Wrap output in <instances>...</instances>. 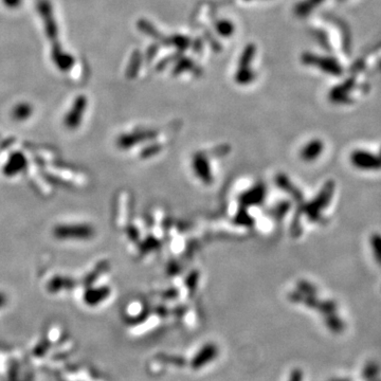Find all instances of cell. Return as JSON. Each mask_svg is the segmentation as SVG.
Here are the masks:
<instances>
[{
	"label": "cell",
	"instance_id": "obj_13",
	"mask_svg": "<svg viewBox=\"0 0 381 381\" xmlns=\"http://www.w3.org/2000/svg\"><path fill=\"white\" fill-rule=\"evenodd\" d=\"M32 115V107L29 104H19L13 109L12 116L16 121H25Z\"/></svg>",
	"mask_w": 381,
	"mask_h": 381
},
{
	"label": "cell",
	"instance_id": "obj_7",
	"mask_svg": "<svg viewBox=\"0 0 381 381\" xmlns=\"http://www.w3.org/2000/svg\"><path fill=\"white\" fill-rule=\"evenodd\" d=\"M194 171L196 172L197 176L199 177L205 184H210L212 180V175L210 171V166L204 156L201 154H197L193 159Z\"/></svg>",
	"mask_w": 381,
	"mask_h": 381
},
{
	"label": "cell",
	"instance_id": "obj_2",
	"mask_svg": "<svg viewBox=\"0 0 381 381\" xmlns=\"http://www.w3.org/2000/svg\"><path fill=\"white\" fill-rule=\"evenodd\" d=\"M333 190H335V184L332 181L326 182L319 195L315 198V200L305 206L304 213H306V215L312 221H318L321 218V211L328 205Z\"/></svg>",
	"mask_w": 381,
	"mask_h": 381
},
{
	"label": "cell",
	"instance_id": "obj_19",
	"mask_svg": "<svg viewBox=\"0 0 381 381\" xmlns=\"http://www.w3.org/2000/svg\"><path fill=\"white\" fill-rule=\"evenodd\" d=\"M5 303H6V297H5L4 293L0 292V307L4 306Z\"/></svg>",
	"mask_w": 381,
	"mask_h": 381
},
{
	"label": "cell",
	"instance_id": "obj_5",
	"mask_svg": "<svg viewBox=\"0 0 381 381\" xmlns=\"http://www.w3.org/2000/svg\"><path fill=\"white\" fill-rule=\"evenodd\" d=\"M87 105V101L86 98L84 97H79L75 100V103L73 104L72 108L69 111V113L66 115L65 120H64V123H65V126L68 129H76L82 122L83 115L85 113Z\"/></svg>",
	"mask_w": 381,
	"mask_h": 381
},
{
	"label": "cell",
	"instance_id": "obj_11",
	"mask_svg": "<svg viewBox=\"0 0 381 381\" xmlns=\"http://www.w3.org/2000/svg\"><path fill=\"white\" fill-rule=\"evenodd\" d=\"M74 282L71 279L63 276H57L52 279L49 284H48V290L51 292H58L63 289H70L72 287Z\"/></svg>",
	"mask_w": 381,
	"mask_h": 381
},
{
	"label": "cell",
	"instance_id": "obj_14",
	"mask_svg": "<svg viewBox=\"0 0 381 381\" xmlns=\"http://www.w3.org/2000/svg\"><path fill=\"white\" fill-rule=\"evenodd\" d=\"M371 247L373 250V254L377 261V264L381 266V234L374 233L371 236Z\"/></svg>",
	"mask_w": 381,
	"mask_h": 381
},
{
	"label": "cell",
	"instance_id": "obj_18",
	"mask_svg": "<svg viewBox=\"0 0 381 381\" xmlns=\"http://www.w3.org/2000/svg\"><path fill=\"white\" fill-rule=\"evenodd\" d=\"M288 381H303V373L299 369H295L291 372Z\"/></svg>",
	"mask_w": 381,
	"mask_h": 381
},
{
	"label": "cell",
	"instance_id": "obj_9",
	"mask_svg": "<svg viewBox=\"0 0 381 381\" xmlns=\"http://www.w3.org/2000/svg\"><path fill=\"white\" fill-rule=\"evenodd\" d=\"M323 148V142H321L320 140H313L302 149V159L305 161H313L321 155Z\"/></svg>",
	"mask_w": 381,
	"mask_h": 381
},
{
	"label": "cell",
	"instance_id": "obj_4",
	"mask_svg": "<svg viewBox=\"0 0 381 381\" xmlns=\"http://www.w3.org/2000/svg\"><path fill=\"white\" fill-rule=\"evenodd\" d=\"M218 347L214 343H206L204 344L197 354L190 360V368L193 370H200L205 367L206 364L215 360L218 356Z\"/></svg>",
	"mask_w": 381,
	"mask_h": 381
},
{
	"label": "cell",
	"instance_id": "obj_17",
	"mask_svg": "<svg viewBox=\"0 0 381 381\" xmlns=\"http://www.w3.org/2000/svg\"><path fill=\"white\" fill-rule=\"evenodd\" d=\"M325 322H326L327 326L331 329H333L335 331H339L341 329V327H342V323H341V321L338 319L337 317L332 316V315H328V317L325 319Z\"/></svg>",
	"mask_w": 381,
	"mask_h": 381
},
{
	"label": "cell",
	"instance_id": "obj_1",
	"mask_svg": "<svg viewBox=\"0 0 381 381\" xmlns=\"http://www.w3.org/2000/svg\"><path fill=\"white\" fill-rule=\"evenodd\" d=\"M53 234L62 241H88L94 236V229L88 224H64L55 227Z\"/></svg>",
	"mask_w": 381,
	"mask_h": 381
},
{
	"label": "cell",
	"instance_id": "obj_10",
	"mask_svg": "<svg viewBox=\"0 0 381 381\" xmlns=\"http://www.w3.org/2000/svg\"><path fill=\"white\" fill-rule=\"evenodd\" d=\"M153 136H147L145 132H140V133H132V134H125V136H122L119 138L118 140V145L121 148H129L133 146L136 143L143 141V140H147L148 138H152Z\"/></svg>",
	"mask_w": 381,
	"mask_h": 381
},
{
	"label": "cell",
	"instance_id": "obj_3",
	"mask_svg": "<svg viewBox=\"0 0 381 381\" xmlns=\"http://www.w3.org/2000/svg\"><path fill=\"white\" fill-rule=\"evenodd\" d=\"M351 161L357 169L362 171L381 170V158L367 150H355L351 156Z\"/></svg>",
	"mask_w": 381,
	"mask_h": 381
},
{
	"label": "cell",
	"instance_id": "obj_8",
	"mask_svg": "<svg viewBox=\"0 0 381 381\" xmlns=\"http://www.w3.org/2000/svg\"><path fill=\"white\" fill-rule=\"evenodd\" d=\"M109 295L110 289L106 287V286H103V287L90 288L87 290L84 295V300L88 305L95 306L101 303V302L105 301Z\"/></svg>",
	"mask_w": 381,
	"mask_h": 381
},
{
	"label": "cell",
	"instance_id": "obj_12",
	"mask_svg": "<svg viewBox=\"0 0 381 381\" xmlns=\"http://www.w3.org/2000/svg\"><path fill=\"white\" fill-rule=\"evenodd\" d=\"M264 188L263 187H257L255 189L251 190L249 193L246 194L243 197V202L245 204H257L261 200L264 199Z\"/></svg>",
	"mask_w": 381,
	"mask_h": 381
},
{
	"label": "cell",
	"instance_id": "obj_6",
	"mask_svg": "<svg viewBox=\"0 0 381 381\" xmlns=\"http://www.w3.org/2000/svg\"><path fill=\"white\" fill-rule=\"evenodd\" d=\"M27 168V159L25 155L17 152L14 153L7 159V161L3 168V173L7 177H14L16 175L20 174Z\"/></svg>",
	"mask_w": 381,
	"mask_h": 381
},
{
	"label": "cell",
	"instance_id": "obj_16",
	"mask_svg": "<svg viewBox=\"0 0 381 381\" xmlns=\"http://www.w3.org/2000/svg\"><path fill=\"white\" fill-rule=\"evenodd\" d=\"M161 360L165 361V362H170L171 364H174L176 365V367H185L186 365V359L182 358V357H179V356H163L160 357Z\"/></svg>",
	"mask_w": 381,
	"mask_h": 381
},
{
	"label": "cell",
	"instance_id": "obj_20",
	"mask_svg": "<svg viewBox=\"0 0 381 381\" xmlns=\"http://www.w3.org/2000/svg\"><path fill=\"white\" fill-rule=\"evenodd\" d=\"M379 157L381 158V148H380V155H379Z\"/></svg>",
	"mask_w": 381,
	"mask_h": 381
},
{
	"label": "cell",
	"instance_id": "obj_15",
	"mask_svg": "<svg viewBox=\"0 0 381 381\" xmlns=\"http://www.w3.org/2000/svg\"><path fill=\"white\" fill-rule=\"evenodd\" d=\"M320 311L324 314H327V315H332L333 313H335L336 311V304L333 303L332 301H325V302H322V303L318 304V307Z\"/></svg>",
	"mask_w": 381,
	"mask_h": 381
}]
</instances>
